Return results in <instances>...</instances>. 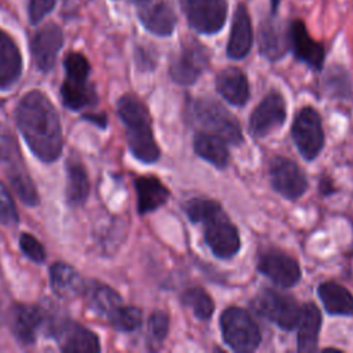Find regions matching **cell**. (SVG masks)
Masks as SVG:
<instances>
[{
	"label": "cell",
	"instance_id": "obj_22",
	"mask_svg": "<svg viewBox=\"0 0 353 353\" xmlns=\"http://www.w3.org/2000/svg\"><path fill=\"white\" fill-rule=\"evenodd\" d=\"M50 284L54 294L62 299H72L83 295L85 288V281L79 272L65 262H55L51 265Z\"/></svg>",
	"mask_w": 353,
	"mask_h": 353
},
{
	"label": "cell",
	"instance_id": "obj_39",
	"mask_svg": "<svg viewBox=\"0 0 353 353\" xmlns=\"http://www.w3.org/2000/svg\"><path fill=\"white\" fill-rule=\"evenodd\" d=\"M279 1H280V0H270V3H272V10H273V11H276V8H277V6H279Z\"/></svg>",
	"mask_w": 353,
	"mask_h": 353
},
{
	"label": "cell",
	"instance_id": "obj_26",
	"mask_svg": "<svg viewBox=\"0 0 353 353\" xmlns=\"http://www.w3.org/2000/svg\"><path fill=\"white\" fill-rule=\"evenodd\" d=\"M298 350L313 352L317 347L321 327V313L314 303H305L298 316Z\"/></svg>",
	"mask_w": 353,
	"mask_h": 353
},
{
	"label": "cell",
	"instance_id": "obj_25",
	"mask_svg": "<svg viewBox=\"0 0 353 353\" xmlns=\"http://www.w3.org/2000/svg\"><path fill=\"white\" fill-rule=\"evenodd\" d=\"M216 90L229 103L234 106H243L250 97L247 77L237 68H226L218 73Z\"/></svg>",
	"mask_w": 353,
	"mask_h": 353
},
{
	"label": "cell",
	"instance_id": "obj_10",
	"mask_svg": "<svg viewBox=\"0 0 353 353\" xmlns=\"http://www.w3.org/2000/svg\"><path fill=\"white\" fill-rule=\"evenodd\" d=\"M189 25L199 33L219 32L226 21V0H181Z\"/></svg>",
	"mask_w": 353,
	"mask_h": 353
},
{
	"label": "cell",
	"instance_id": "obj_29",
	"mask_svg": "<svg viewBox=\"0 0 353 353\" xmlns=\"http://www.w3.org/2000/svg\"><path fill=\"white\" fill-rule=\"evenodd\" d=\"M194 152L216 168H225L229 161V152L225 141L210 132H199L193 141Z\"/></svg>",
	"mask_w": 353,
	"mask_h": 353
},
{
	"label": "cell",
	"instance_id": "obj_18",
	"mask_svg": "<svg viewBox=\"0 0 353 353\" xmlns=\"http://www.w3.org/2000/svg\"><path fill=\"white\" fill-rule=\"evenodd\" d=\"M258 41L261 54L270 61H277L284 57L290 48L288 28H284L281 22L270 17L262 22Z\"/></svg>",
	"mask_w": 353,
	"mask_h": 353
},
{
	"label": "cell",
	"instance_id": "obj_32",
	"mask_svg": "<svg viewBox=\"0 0 353 353\" xmlns=\"http://www.w3.org/2000/svg\"><path fill=\"white\" fill-rule=\"evenodd\" d=\"M113 328L121 332L135 331L142 321V313L135 306H119L108 319Z\"/></svg>",
	"mask_w": 353,
	"mask_h": 353
},
{
	"label": "cell",
	"instance_id": "obj_23",
	"mask_svg": "<svg viewBox=\"0 0 353 353\" xmlns=\"http://www.w3.org/2000/svg\"><path fill=\"white\" fill-rule=\"evenodd\" d=\"M83 295L85 296L88 309L101 317L109 319L112 313L121 306V296L119 292L97 280H90L85 283Z\"/></svg>",
	"mask_w": 353,
	"mask_h": 353
},
{
	"label": "cell",
	"instance_id": "obj_35",
	"mask_svg": "<svg viewBox=\"0 0 353 353\" xmlns=\"http://www.w3.org/2000/svg\"><path fill=\"white\" fill-rule=\"evenodd\" d=\"M19 248L26 258L36 263H43L46 261V250L41 243L29 233H22L19 236Z\"/></svg>",
	"mask_w": 353,
	"mask_h": 353
},
{
	"label": "cell",
	"instance_id": "obj_20",
	"mask_svg": "<svg viewBox=\"0 0 353 353\" xmlns=\"http://www.w3.org/2000/svg\"><path fill=\"white\" fill-rule=\"evenodd\" d=\"M22 57L14 39L0 29V90L11 88L21 77Z\"/></svg>",
	"mask_w": 353,
	"mask_h": 353
},
{
	"label": "cell",
	"instance_id": "obj_5",
	"mask_svg": "<svg viewBox=\"0 0 353 353\" xmlns=\"http://www.w3.org/2000/svg\"><path fill=\"white\" fill-rule=\"evenodd\" d=\"M189 114L192 123L204 130V132L218 135L232 145L243 142L239 121L221 103L208 98H197L192 101Z\"/></svg>",
	"mask_w": 353,
	"mask_h": 353
},
{
	"label": "cell",
	"instance_id": "obj_40",
	"mask_svg": "<svg viewBox=\"0 0 353 353\" xmlns=\"http://www.w3.org/2000/svg\"><path fill=\"white\" fill-rule=\"evenodd\" d=\"M130 1H134V3H138V4H143V3H146L149 0H130Z\"/></svg>",
	"mask_w": 353,
	"mask_h": 353
},
{
	"label": "cell",
	"instance_id": "obj_2",
	"mask_svg": "<svg viewBox=\"0 0 353 353\" xmlns=\"http://www.w3.org/2000/svg\"><path fill=\"white\" fill-rule=\"evenodd\" d=\"M190 222L204 225V239L212 254L221 259L234 256L240 250V234L219 203L208 199H192L185 203Z\"/></svg>",
	"mask_w": 353,
	"mask_h": 353
},
{
	"label": "cell",
	"instance_id": "obj_3",
	"mask_svg": "<svg viewBox=\"0 0 353 353\" xmlns=\"http://www.w3.org/2000/svg\"><path fill=\"white\" fill-rule=\"evenodd\" d=\"M117 114L125 127L128 148L134 157L148 164L157 161L160 150L146 106L135 95L125 94L117 101Z\"/></svg>",
	"mask_w": 353,
	"mask_h": 353
},
{
	"label": "cell",
	"instance_id": "obj_38",
	"mask_svg": "<svg viewBox=\"0 0 353 353\" xmlns=\"http://www.w3.org/2000/svg\"><path fill=\"white\" fill-rule=\"evenodd\" d=\"M84 119H87L91 123H95L98 127L105 128L106 127V116L103 113H97V114H85Z\"/></svg>",
	"mask_w": 353,
	"mask_h": 353
},
{
	"label": "cell",
	"instance_id": "obj_27",
	"mask_svg": "<svg viewBox=\"0 0 353 353\" xmlns=\"http://www.w3.org/2000/svg\"><path fill=\"white\" fill-rule=\"evenodd\" d=\"M90 192L88 175L79 157L70 156L66 163V200L70 205H81Z\"/></svg>",
	"mask_w": 353,
	"mask_h": 353
},
{
	"label": "cell",
	"instance_id": "obj_7",
	"mask_svg": "<svg viewBox=\"0 0 353 353\" xmlns=\"http://www.w3.org/2000/svg\"><path fill=\"white\" fill-rule=\"evenodd\" d=\"M256 314L277 324L283 330H292L296 325L299 307L296 301L279 291L265 288L261 290L251 302Z\"/></svg>",
	"mask_w": 353,
	"mask_h": 353
},
{
	"label": "cell",
	"instance_id": "obj_12",
	"mask_svg": "<svg viewBox=\"0 0 353 353\" xmlns=\"http://www.w3.org/2000/svg\"><path fill=\"white\" fill-rule=\"evenodd\" d=\"M269 175L273 189L288 200H296L307 188V179L298 164L283 156L272 159Z\"/></svg>",
	"mask_w": 353,
	"mask_h": 353
},
{
	"label": "cell",
	"instance_id": "obj_34",
	"mask_svg": "<svg viewBox=\"0 0 353 353\" xmlns=\"http://www.w3.org/2000/svg\"><path fill=\"white\" fill-rule=\"evenodd\" d=\"M0 222L6 226L18 223V211L8 189L0 182Z\"/></svg>",
	"mask_w": 353,
	"mask_h": 353
},
{
	"label": "cell",
	"instance_id": "obj_8",
	"mask_svg": "<svg viewBox=\"0 0 353 353\" xmlns=\"http://www.w3.org/2000/svg\"><path fill=\"white\" fill-rule=\"evenodd\" d=\"M291 135L303 159H316L324 145V132L317 110L310 106L302 108L295 116Z\"/></svg>",
	"mask_w": 353,
	"mask_h": 353
},
{
	"label": "cell",
	"instance_id": "obj_1",
	"mask_svg": "<svg viewBox=\"0 0 353 353\" xmlns=\"http://www.w3.org/2000/svg\"><path fill=\"white\" fill-rule=\"evenodd\" d=\"M15 119L26 145L39 160L52 163L61 156L63 135L59 114L44 92H26L17 105Z\"/></svg>",
	"mask_w": 353,
	"mask_h": 353
},
{
	"label": "cell",
	"instance_id": "obj_19",
	"mask_svg": "<svg viewBox=\"0 0 353 353\" xmlns=\"http://www.w3.org/2000/svg\"><path fill=\"white\" fill-rule=\"evenodd\" d=\"M138 17L142 25L157 36H170L174 32L176 17L171 6L163 0L141 4Z\"/></svg>",
	"mask_w": 353,
	"mask_h": 353
},
{
	"label": "cell",
	"instance_id": "obj_37",
	"mask_svg": "<svg viewBox=\"0 0 353 353\" xmlns=\"http://www.w3.org/2000/svg\"><path fill=\"white\" fill-rule=\"evenodd\" d=\"M57 0H29V21L39 23L55 7Z\"/></svg>",
	"mask_w": 353,
	"mask_h": 353
},
{
	"label": "cell",
	"instance_id": "obj_15",
	"mask_svg": "<svg viewBox=\"0 0 353 353\" xmlns=\"http://www.w3.org/2000/svg\"><path fill=\"white\" fill-rule=\"evenodd\" d=\"M258 270L269 277L280 287H292L301 279V269L298 262L280 251H268L261 254L258 259Z\"/></svg>",
	"mask_w": 353,
	"mask_h": 353
},
{
	"label": "cell",
	"instance_id": "obj_16",
	"mask_svg": "<svg viewBox=\"0 0 353 353\" xmlns=\"http://www.w3.org/2000/svg\"><path fill=\"white\" fill-rule=\"evenodd\" d=\"M43 320V312L36 305L15 303L10 312L11 332L23 346H29L36 342Z\"/></svg>",
	"mask_w": 353,
	"mask_h": 353
},
{
	"label": "cell",
	"instance_id": "obj_30",
	"mask_svg": "<svg viewBox=\"0 0 353 353\" xmlns=\"http://www.w3.org/2000/svg\"><path fill=\"white\" fill-rule=\"evenodd\" d=\"M7 178L17 193V196L21 199V201L29 207H34L39 204V193L34 186V182L32 181L23 161L7 167Z\"/></svg>",
	"mask_w": 353,
	"mask_h": 353
},
{
	"label": "cell",
	"instance_id": "obj_21",
	"mask_svg": "<svg viewBox=\"0 0 353 353\" xmlns=\"http://www.w3.org/2000/svg\"><path fill=\"white\" fill-rule=\"evenodd\" d=\"M252 46V26L250 15L244 7L240 4L233 15L230 37L228 43V57L232 59H241L244 58Z\"/></svg>",
	"mask_w": 353,
	"mask_h": 353
},
{
	"label": "cell",
	"instance_id": "obj_36",
	"mask_svg": "<svg viewBox=\"0 0 353 353\" xmlns=\"http://www.w3.org/2000/svg\"><path fill=\"white\" fill-rule=\"evenodd\" d=\"M168 328H170V319L167 316V313L161 312V310H154L148 321V330H149V336L152 341L154 342H161L167 334H168Z\"/></svg>",
	"mask_w": 353,
	"mask_h": 353
},
{
	"label": "cell",
	"instance_id": "obj_17",
	"mask_svg": "<svg viewBox=\"0 0 353 353\" xmlns=\"http://www.w3.org/2000/svg\"><path fill=\"white\" fill-rule=\"evenodd\" d=\"M288 36L294 55L310 68L320 70L324 62V48L309 36L303 22L292 21L288 28Z\"/></svg>",
	"mask_w": 353,
	"mask_h": 353
},
{
	"label": "cell",
	"instance_id": "obj_4",
	"mask_svg": "<svg viewBox=\"0 0 353 353\" xmlns=\"http://www.w3.org/2000/svg\"><path fill=\"white\" fill-rule=\"evenodd\" d=\"M66 77L61 87L63 105L73 110H83L97 105L98 95L90 81V63L80 52H70L65 61Z\"/></svg>",
	"mask_w": 353,
	"mask_h": 353
},
{
	"label": "cell",
	"instance_id": "obj_33",
	"mask_svg": "<svg viewBox=\"0 0 353 353\" xmlns=\"http://www.w3.org/2000/svg\"><path fill=\"white\" fill-rule=\"evenodd\" d=\"M19 145L12 131L3 123H0V163L6 167L22 163Z\"/></svg>",
	"mask_w": 353,
	"mask_h": 353
},
{
	"label": "cell",
	"instance_id": "obj_31",
	"mask_svg": "<svg viewBox=\"0 0 353 353\" xmlns=\"http://www.w3.org/2000/svg\"><path fill=\"white\" fill-rule=\"evenodd\" d=\"M181 302L183 306L190 307L194 316L200 320H208L214 312V302L211 296L200 287L186 290L181 296Z\"/></svg>",
	"mask_w": 353,
	"mask_h": 353
},
{
	"label": "cell",
	"instance_id": "obj_11",
	"mask_svg": "<svg viewBox=\"0 0 353 353\" xmlns=\"http://www.w3.org/2000/svg\"><path fill=\"white\" fill-rule=\"evenodd\" d=\"M208 62L207 50L197 41L190 40L182 44L179 52L172 58L170 74L178 84H193L203 73Z\"/></svg>",
	"mask_w": 353,
	"mask_h": 353
},
{
	"label": "cell",
	"instance_id": "obj_13",
	"mask_svg": "<svg viewBox=\"0 0 353 353\" xmlns=\"http://www.w3.org/2000/svg\"><path fill=\"white\" fill-rule=\"evenodd\" d=\"M62 44V30L54 22H48L34 32L30 40V52L40 72H50L54 68Z\"/></svg>",
	"mask_w": 353,
	"mask_h": 353
},
{
	"label": "cell",
	"instance_id": "obj_28",
	"mask_svg": "<svg viewBox=\"0 0 353 353\" xmlns=\"http://www.w3.org/2000/svg\"><path fill=\"white\" fill-rule=\"evenodd\" d=\"M319 298L323 302L327 313L338 316L353 314V295L335 281H325L319 285Z\"/></svg>",
	"mask_w": 353,
	"mask_h": 353
},
{
	"label": "cell",
	"instance_id": "obj_14",
	"mask_svg": "<svg viewBox=\"0 0 353 353\" xmlns=\"http://www.w3.org/2000/svg\"><path fill=\"white\" fill-rule=\"evenodd\" d=\"M285 117L287 106L283 95L277 91H272L254 109L250 117V130L255 137H266L281 127Z\"/></svg>",
	"mask_w": 353,
	"mask_h": 353
},
{
	"label": "cell",
	"instance_id": "obj_24",
	"mask_svg": "<svg viewBox=\"0 0 353 353\" xmlns=\"http://www.w3.org/2000/svg\"><path fill=\"white\" fill-rule=\"evenodd\" d=\"M135 190L138 197V212L141 215L152 212L163 205L168 197V189L161 183V181L153 175H145L135 179Z\"/></svg>",
	"mask_w": 353,
	"mask_h": 353
},
{
	"label": "cell",
	"instance_id": "obj_6",
	"mask_svg": "<svg viewBox=\"0 0 353 353\" xmlns=\"http://www.w3.org/2000/svg\"><path fill=\"white\" fill-rule=\"evenodd\" d=\"M223 341L236 352H252L261 343V332L255 320L241 307H229L221 316Z\"/></svg>",
	"mask_w": 353,
	"mask_h": 353
},
{
	"label": "cell",
	"instance_id": "obj_9",
	"mask_svg": "<svg viewBox=\"0 0 353 353\" xmlns=\"http://www.w3.org/2000/svg\"><path fill=\"white\" fill-rule=\"evenodd\" d=\"M51 336L66 353H95L101 350L99 338L87 327L73 320H59L50 327Z\"/></svg>",
	"mask_w": 353,
	"mask_h": 353
}]
</instances>
